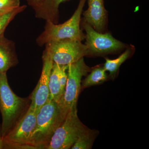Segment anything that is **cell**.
<instances>
[{
    "mask_svg": "<svg viewBox=\"0 0 149 149\" xmlns=\"http://www.w3.org/2000/svg\"><path fill=\"white\" fill-rule=\"evenodd\" d=\"M107 79L106 71L103 66L97 67L92 70L90 74L84 80L83 88H85L99 85L104 83Z\"/></svg>",
    "mask_w": 149,
    "mask_h": 149,
    "instance_id": "obj_15",
    "label": "cell"
},
{
    "mask_svg": "<svg viewBox=\"0 0 149 149\" xmlns=\"http://www.w3.org/2000/svg\"><path fill=\"white\" fill-rule=\"evenodd\" d=\"M83 26L86 32V45L88 54L102 55L112 53L125 47L124 43L116 40L109 33L103 34L96 31L90 24L84 21Z\"/></svg>",
    "mask_w": 149,
    "mask_h": 149,
    "instance_id": "obj_8",
    "label": "cell"
},
{
    "mask_svg": "<svg viewBox=\"0 0 149 149\" xmlns=\"http://www.w3.org/2000/svg\"><path fill=\"white\" fill-rule=\"evenodd\" d=\"M88 9L83 13L84 21L97 32H102L107 19L104 0H88Z\"/></svg>",
    "mask_w": 149,
    "mask_h": 149,
    "instance_id": "obj_10",
    "label": "cell"
},
{
    "mask_svg": "<svg viewBox=\"0 0 149 149\" xmlns=\"http://www.w3.org/2000/svg\"><path fill=\"white\" fill-rule=\"evenodd\" d=\"M0 149H3V137L2 136L1 131V124H0Z\"/></svg>",
    "mask_w": 149,
    "mask_h": 149,
    "instance_id": "obj_20",
    "label": "cell"
},
{
    "mask_svg": "<svg viewBox=\"0 0 149 149\" xmlns=\"http://www.w3.org/2000/svg\"><path fill=\"white\" fill-rule=\"evenodd\" d=\"M26 8V5L20 6L15 10L5 14L0 17V36L4 34L5 31L9 24L18 14L23 12Z\"/></svg>",
    "mask_w": 149,
    "mask_h": 149,
    "instance_id": "obj_17",
    "label": "cell"
},
{
    "mask_svg": "<svg viewBox=\"0 0 149 149\" xmlns=\"http://www.w3.org/2000/svg\"><path fill=\"white\" fill-rule=\"evenodd\" d=\"M64 119L57 103L48 100L36 116L35 127L29 141L30 149H46Z\"/></svg>",
    "mask_w": 149,
    "mask_h": 149,
    "instance_id": "obj_2",
    "label": "cell"
},
{
    "mask_svg": "<svg viewBox=\"0 0 149 149\" xmlns=\"http://www.w3.org/2000/svg\"><path fill=\"white\" fill-rule=\"evenodd\" d=\"M86 1L80 0L73 15L63 24H58L49 20L46 21L44 31L36 40L37 45L42 46L53 41L66 39L82 42L85 36L80 29V23Z\"/></svg>",
    "mask_w": 149,
    "mask_h": 149,
    "instance_id": "obj_3",
    "label": "cell"
},
{
    "mask_svg": "<svg viewBox=\"0 0 149 149\" xmlns=\"http://www.w3.org/2000/svg\"><path fill=\"white\" fill-rule=\"evenodd\" d=\"M77 108L68 113L56 130L46 149H71L81 133L87 128L77 116Z\"/></svg>",
    "mask_w": 149,
    "mask_h": 149,
    "instance_id": "obj_5",
    "label": "cell"
},
{
    "mask_svg": "<svg viewBox=\"0 0 149 149\" xmlns=\"http://www.w3.org/2000/svg\"><path fill=\"white\" fill-rule=\"evenodd\" d=\"M45 45L53 62L60 65H68L88 55L87 46L81 41L66 39L50 42Z\"/></svg>",
    "mask_w": 149,
    "mask_h": 149,
    "instance_id": "obj_6",
    "label": "cell"
},
{
    "mask_svg": "<svg viewBox=\"0 0 149 149\" xmlns=\"http://www.w3.org/2000/svg\"><path fill=\"white\" fill-rule=\"evenodd\" d=\"M15 44L6 38L4 34L0 36V72H7L18 64Z\"/></svg>",
    "mask_w": 149,
    "mask_h": 149,
    "instance_id": "obj_11",
    "label": "cell"
},
{
    "mask_svg": "<svg viewBox=\"0 0 149 149\" xmlns=\"http://www.w3.org/2000/svg\"><path fill=\"white\" fill-rule=\"evenodd\" d=\"M31 104L30 96L22 98L11 89L7 72H0V112L2 121L1 131L3 139L28 111Z\"/></svg>",
    "mask_w": 149,
    "mask_h": 149,
    "instance_id": "obj_1",
    "label": "cell"
},
{
    "mask_svg": "<svg viewBox=\"0 0 149 149\" xmlns=\"http://www.w3.org/2000/svg\"><path fill=\"white\" fill-rule=\"evenodd\" d=\"M37 113L29 109L3 138V149H30V137L35 128Z\"/></svg>",
    "mask_w": 149,
    "mask_h": 149,
    "instance_id": "obj_7",
    "label": "cell"
},
{
    "mask_svg": "<svg viewBox=\"0 0 149 149\" xmlns=\"http://www.w3.org/2000/svg\"><path fill=\"white\" fill-rule=\"evenodd\" d=\"M27 4L32 7L33 9L40 6L45 0H25Z\"/></svg>",
    "mask_w": 149,
    "mask_h": 149,
    "instance_id": "obj_19",
    "label": "cell"
},
{
    "mask_svg": "<svg viewBox=\"0 0 149 149\" xmlns=\"http://www.w3.org/2000/svg\"><path fill=\"white\" fill-rule=\"evenodd\" d=\"M20 0H0V13L5 14L12 11L20 6Z\"/></svg>",
    "mask_w": 149,
    "mask_h": 149,
    "instance_id": "obj_18",
    "label": "cell"
},
{
    "mask_svg": "<svg viewBox=\"0 0 149 149\" xmlns=\"http://www.w3.org/2000/svg\"><path fill=\"white\" fill-rule=\"evenodd\" d=\"M97 132L95 130H91L87 127L80 134L71 149H92L93 143L97 135Z\"/></svg>",
    "mask_w": 149,
    "mask_h": 149,
    "instance_id": "obj_14",
    "label": "cell"
},
{
    "mask_svg": "<svg viewBox=\"0 0 149 149\" xmlns=\"http://www.w3.org/2000/svg\"><path fill=\"white\" fill-rule=\"evenodd\" d=\"M68 0H45L34 10L38 18L49 20L57 24L58 18L59 7L61 3Z\"/></svg>",
    "mask_w": 149,
    "mask_h": 149,
    "instance_id": "obj_12",
    "label": "cell"
},
{
    "mask_svg": "<svg viewBox=\"0 0 149 149\" xmlns=\"http://www.w3.org/2000/svg\"><path fill=\"white\" fill-rule=\"evenodd\" d=\"M3 15H4L3 14L1 13H0V17H1V16H2Z\"/></svg>",
    "mask_w": 149,
    "mask_h": 149,
    "instance_id": "obj_21",
    "label": "cell"
},
{
    "mask_svg": "<svg viewBox=\"0 0 149 149\" xmlns=\"http://www.w3.org/2000/svg\"><path fill=\"white\" fill-rule=\"evenodd\" d=\"M43 67L41 77L37 86L30 95L29 109L38 113L41 107L49 100V83L53 61L48 51L45 49L42 55Z\"/></svg>",
    "mask_w": 149,
    "mask_h": 149,
    "instance_id": "obj_9",
    "label": "cell"
},
{
    "mask_svg": "<svg viewBox=\"0 0 149 149\" xmlns=\"http://www.w3.org/2000/svg\"><path fill=\"white\" fill-rule=\"evenodd\" d=\"M131 52L132 50L128 48L116 59L106 58L103 66L104 69L106 71L109 72L110 76H113L116 74L122 63L130 56Z\"/></svg>",
    "mask_w": 149,
    "mask_h": 149,
    "instance_id": "obj_16",
    "label": "cell"
},
{
    "mask_svg": "<svg viewBox=\"0 0 149 149\" xmlns=\"http://www.w3.org/2000/svg\"><path fill=\"white\" fill-rule=\"evenodd\" d=\"M90 70V67L85 63L84 58L68 65L64 94L57 103L62 116L64 119L70 111L77 108L82 78Z\"/></svg>",
    "mask_w": 149,
    "mask_h": 149,
    "instance_id": "obj_4",
    "label": "cell"
},
{
    "mask_svg": "<svg viewBox=\"0 0 149 149\" xmlns=\"http://www.w3.org/2000/svg\"><path fill=\"white\" fill-rule=\"evenodd\" d=\"M61 66L54 63L52 68L49 83V100H52L58 103L60 100L64 93L62 90L60 80V71Z\"/></svg>",
    "mask_w": 149,
    "mask_h": 149,
    "instance_id": "obj_13",
    "label": "cell"
}]
</instances>
